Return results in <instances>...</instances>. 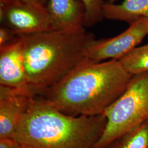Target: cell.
<instances>
[{
    "mask_svg": "<svg viewBox=\"0 0 148 148\" xmlns=\"http://www.w3.org/2000/svg\"><path fill=\"white\" fill-rule=\"evenodd\" d=\"M46 8L54 30L76 31L85 28V7L79 0H48Z\"/></svg>",
    "mask_w": 148,
    "mask_h": 148,
    "instance_id": "obj_9",
    "label": "cell"
},
{
    "mask_svg": "<svg viewBox=\"0 0 148 148\" xmlns=\"http://www.w3.org/2000/svg\"><path fill=\"white\" fill-rule=\"evenodd\" d=\"M16 148H25V147H23V146H21V145H19Z\"/></svg>",
    "mask_w": 148,
    "mask_h": 148,
    "instance_id": "obj_19",
    "label": "cell"
},
{
    "mask_svg": "<svg viewBox=\"0 0 148 148\" xmlns=\"http://www.w3.org/2000/svg\"><path fill=\"white\" fill-rule=\"evenodd\" d=\"M104 114L71 116L35 96L14 138L27 148H93L106 125Z\"/></svg>",
    "mask_w": 148,
    "mask_h": 148,
    "instance_id": "obj_2",
    "label": "cell"
},
{
    "mask_svg": "<svg viewBox=\"0 0 148 148\" xmlns=\"http://www.w3.org/2000/svg\"><path fill=\"white\" fill-rule=\"evenodd\" d=\"M123 68L133 76L148 73V44L137 46L119 59Z\"/></svg>",
    "mask_w": 148,
    "mask_h": 148,
    "instance_id": "obj_11",
    "label": "cell"
},
{
    "mask_svg": "<svg viewBox=\"0 0 148 148\" xmlns=\"http://www.w3.org/2000/svg\"><path fill=\"white\" fill-rule=\"evenodd\" d=\"M0 86L32 93L27 83L21 36L0 46Z\"/></svg>",
    "mask_w": 148,
    "mask_h": 148,
    "instance_id": "obj_7",
    "label": "cell"
},
{
    "mask_svg": "<svg viewBox=\"0 0 148 148\" xmlns=\"http://www.w3.org/2000/svg\"><path fill=\"white\" fill-rule=\"evenodd\" d=\"M41 1H42V2L43 4L44 5H45L46 6V5H47V3L48 1V0H41Z\"/></svg>",
    "mask_w": 148,
    "mask_h": 148,
    "instance_id": "obj_18",
    "label": "cell"
},
{
    "mask_svg": "<svg viewBox=\"0 0 148 148\" xmlns=\"http://www.w3.org/2000/svg\"><path fill=\"white\" fill-rule=\"evenodd\" d=\"M20 1L26 2L27 3L32 5H35V6H38V7L46 6L43 4L41 0H20Z\"/></svg>",
    "mask_w": 148,
    "mask_h": 148,
    "instance_id": "obj_16",
    "label": "cell"
},
{
    "mask_svg": "<svg viewBox=\"0 0 148 148\" xmlns=\"http://www.w3.org/2000/svg\"><path fill=\"white\" fill-rule=\"evenodd\" d=\"M104 148H118V140L112 143L110 145Z\"/></svg>",
    "mask_w": 148,
    "mask_h": 148,
    "instance_id": "obj_17",
    "label": "cell"
},
{
    "mask_svg": "<svg viewBox=\"0 0 148 148\" xmlns=\"http://www.w3.org/2000/svg\"><path fill=\"white\" fill-rule=\"evenodd\" d=\"M79 1L85 7V27H92L104 18L103 7L106 3L105 0Z\"/></svg>",
    "mask_w": 148,
    "mask_h": 148,
    "instance_id": "obj_13",
    "label": "cell"
},
{
    "mask_svg": "<svg viewBox=\"0 0 148 148\" xmlns=\"http://www.w3.org/2000/svg\"><path fill=\"white\" fill-rule=\"evenodd\" d=\"M16 37L13 32L8 27L2 26L0 28V46L10 42Z\"/></svg>",
    "mask_w": 148,
    "mask_h": 148,
    "instance_id": "obj_14",
    "label": "cell"
},
{
    "mask_svg": "<svg viewBox=\"0 0 148 148\" xmlns=\"http://www.w3.org/2000/svg\"><path fill=\"white\" fill-rule=\"evenodd\" d=\"M35 96L30 91L0 86V138L14 137Z\"/></svg>",
    "mask_w": 148,
    "mask_h": 148,
    "instance_id": "obj_8",
    "label": "cell"
},
{
    "mask_svg": "<svg viewBox=\"0 0 148 148\" xmlns=\"http://www.w3.org/2000/svg\"><path fill=\"white\" fill-rule=\"evenodd\" d=\"M132 76L117 59H86L39 95L64 114L98 115L122 95Z\"/></svg>",
    "mask_w": 148,
    "mask_h": 148,
    "instance_id": "obj_1",
    "label": "cell"
},
{
    "mask_svg": "<svg viewBox=\"0 0 148 148\" xmlns=\"http://www.w3.org/2000/svg\"><path fill=\"white\" fill-rule=\"evenodd\" d=\"M117 0H109V2H112V3H113L114 2H115V1H116Z\"/></svg>",
    "mask_w": 148,
    "mask_h": 148,
    "instance_id": "obj_20",
    "label": "cell"
},
{
    "mask_svg": "<svg viewBox=\"0 0 148 148\" xmlns=\"http://www.w3.org/2000/svg\"><path fill=\"white\" fill-rule=\"evenodd\" d=\"M21 36L27 83L36 95L86 59L88 45L95 38L85 28L76 31L53 30Z\"/></svg>",
    "mask_w": 148,
    "mask_h": 148,
    "instance_id": "obj_3",
    "label": "cell"
},
{
    "mask_svg": "<svg viewBox=\"0 0 148 148\" xmlns=\"http://www.w3.org/2000/svg\"><path fill=\"white\" fill-rule=\"evenodd\" d=\"M104 18L126 21L130 24L142 18H148V0H124L120 4L106 2Z\"/></svg>",
    "mask_w": 148,
    "mask_h": 148,
    "instance_id": "obj_10",
    "label": "cell"
},
{
    "mask_svg": "<svg viewBox=\"0 0 148 148\" xmlns=\"http://www.w3.org/2000/svg\"><path fill=\"white\" fill-rule=\"evenodd\" d=\"M106 125L93 148H104L148 120V73L133 76L125 92L103 114Z\"/></svg>",
    "mask_w": 148,
    "mask_h": 148,
    "instance_id": "obj_4",
    "label": "cell"
},
{
    "mask_svg": "<svg viewBox=\"0 0 148 148\" xmlns=\"http://www.w3.org/2000/svg\"><path fill=\"white\" fill-rule=\"evenodd\" d=\"M148 35V18L139 19L115 37L92 39L87 48L86 59L93 63L119 60L137 47Z\"/></svg>",
    "mask_w": 148,
    "mask_h": 148,
    "instance_id": "obj_6",
    "label": "cell"
},
{
    "mask_svg": "<svg viewBox=\"0 0 148 148\" xmlns=\"http://www.w3.org/2000/svg\"><path fill=\"white\" fill-rule=\"evenodd\" d=\"M118 148H148V120L118 140Z\"/></svg>",
    "mask_w": 148,
    "mask_h": 148,
    "instance_id": "obj_12",
    "label": "cell"
},
{
    "mask_svg": "<svg viewBox=\"0 0 148 148\" xmlns=\"http://www.w3.org/2000/svg\"><path fill=\"white\" fill-rule=\"evenodd\" d=\"M19 145L14 137L0 138V148H16Z\"/></svg>",
    "mask_w": 148,
    "mask_h": 148,
    "instance_id": "obj_15",
    "label": "cell"
},
{
    "mask_svg": "<svg viewBox=\"0 0 148 148\" xmlns=\"http://www.w3.org/2000/svg\"><path fill=\"white\" fill-rule=\"evenodd\" d=\"M0 19L16 36L54 30L46 6L20 0H0Z\"/></svg>",
    "mask_w": 148,
    "mask_h": 148,
    "instance_id": "obj_5",
    "label": "cell"
}]
</instances>
